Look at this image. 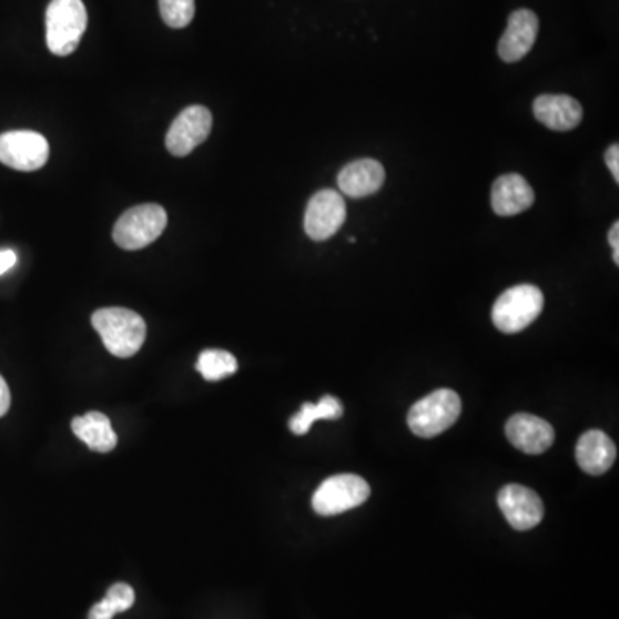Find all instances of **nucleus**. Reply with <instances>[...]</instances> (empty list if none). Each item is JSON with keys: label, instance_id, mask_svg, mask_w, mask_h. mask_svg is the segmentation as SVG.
Masks as SVG:
<instances>
[{"label": "nucleus", "instance_id": "obj_1", "mask_svg": "<svg viewBox=\"0 0 619 619\" xmlns=\"http://www.w3.org/2000/svg\"><path fill=\"white\" fill-rule=\"evenodd\" d=\"M93 329L102 337L105 348L118 358H130L142 349L146 324L136 312L128 308L97 310L92 317Z\"/></svg>", "mask_w": 619, "mask_h": 619}, {"label": "nucleus", "instance_id": "obj_2", "mask_svg": "<svg viewBox=\"0 0 619 619\" xmlns=\"http://www.w3.org/2000/svg\"><path fill=\"white\" fill-rule=\"evenodd\" d=\"M89 14L81 0H52L47 8V47L59 58L73 54L87 31Z\"/></svg>", "mask_w": 619, "mask_h": 619}, {"label": "nucleus", "instance_id": "obj_3", "mask_svg": "<svg viewBox=\"0 0 619 619\" xmlns=\"http://www.w3.org/2000/svg\"><path fill=\"white\" fill-rule=\"evenodd\" d=\"M461 415V399L451 389H437L415 403L408 413V425L415 436L433 439L453 427Z\"/></svg>", "mask_w": 619, "mask_h": 619}, {"label": "nucleus", "instance_id": "obj_4", "mask_svg": "<svg viewBox=\"0 0 619 619\" xmlns=\"http://www.w3.org/2000/svg\"><path fill=\"white\" fill-rule=\"evenodd\" d=\"M542 291L531 284L509 287L493 306V322L505 334L521 333L542 314Z\"/></svg>", "mask_w": 619, "mask_h": 619}, {"label": "nucleus", "instance_id": "obj_5", "mask_svg": "<svg viewBox=\"0 0 619 619\" xmlns=\"http://www.w3.org/2000/svg\"><path fill=\"white\" fill-rule=\"evenodd\" d=\"M168 226V214L164 206L158 203H145L128 209L119 221L115 222L112 237L115 245L123 250L146 248L150 243L158 240Z\"/></svg>", "mask_w": 619, "mask_h": 619}, {"label": "nucleus", "instance_id": "obj_6", "mask_svg": "<svg viewBox=\"0 0 619 619\" xmlns=\"http://www.w3.org/2000/svg\"><path fill=\"white\" fill-rule=\"evenodd\" d=\"M371 496V487L358 475H334L322 481L312 497L315 513L322 516L341 515L364 505Z\"/></svg>", "mask_w": 619, "mask_h": 619}, {"label": "nucleus", "instance_id": "obj_7", "mask_svg": "<svg viewBox=\"0 0 619 619\" xmlns=\"http://www.w3.org/2000/svg\"><path fill=\"white\" fill-rule=\"evenodd\" d=\"M49 142L34 131L0 134V162L16 171H39L49 161Z\"/></svg>", "mask_w": 619, "mask_h": 619}, {"label": "nucleus", "instance_id": "obj_8", "mask_svg": "<svg viewBox=\"0 0 619 619\" xmlns=\"http://www.w3.org/2000/svg\"><path fill=\"white\" fill-rule=\"evenodd\" d=\"M346 221V202L334 190H321L310 199L305 212V233L310 240L333 237Z\"/></svg>", "mask_w": 619, "mask_h": 619}, {"label": "nucleus", "instance_id": "obj_9", "mask_svg": "<svg viewBox=\"0 0 619 619\" xmlns=\"http://www.w3.org/2000/svg\"><path fill=\"white\" fill-rule=\"evenodd\" d=\"M212 131V114L202 105L184 109L169 128L165 146L176 158H186Z\"/></svg>", "mask_w": 619, "mask_h": 619}, {"label": "nucleus", "instance_id": "obj_10", "mask_svg": "<svg viewBox=\"0 0 619 619\" xmlns=\"http://www.w3.org/2000/svg\"><path fill=\"white\" fill-rule=\"evenodd\" d=\"M497 503L501 508L503 515L515 530H530L536 528L544 518V503L536 490L520 486V484H509L505 486L497 496Z\"/></svg>", "mask_w": 619, "mask_h": 619}, {"label": "nucleus", "instance_id": "obj_11", "mask_svg": "<svg viewBox=\"0 0 619 619\" xmlns=\"http://www.w3.org/2000/svg\"><path fill=\"white\" fill-rule=\"evenodd\" d=\"M509 443L525 455H542L555 444V428L530 413H516L506 424Z\"/></svg>", "mask_w": 619, "mask_h": 619}, {"label": "nucleus", "instance_id": "obj_12", "mask_svg": "<svg viewBox=\"0 0 619 619\" xmlns=\"http://www.w3.org/2000/svg\"><path fill=\"white\" fill-rule=\"evenodd\" d=\"M539 34V18L530 9H518L509 16L508 28L499 40V58L505 62H518L530 52Z\"/></svg>", "mask_w": 619, "mask_h": 619}, {"label": "nucleus", "instance_id": "obj_13", "mask_svg": "<svg viewBox=\"0 0 619 619\" xmlns=\"http://www.w3.org/2000/svg\"><path fill=\"white\" fill-rule=\"evenodd\" d=\"M534 202H536L534 190L520 174H505L497 177L494 183L490 203L499 217L521 214L528 211Z\"/></svg>", "mask_w": 619, "mask_h": 619}, {"label": "nucleus", "instance_id": "obj_14", "mask_svg": "<svg viewBox=\"0 0 619 619\" xmlns=\"http://www.w3.org/2000/svg\"><path fill=\"white\" fill-rule=\"evenodd\" d=\"M384 180H386V171L380 162L374 159H359L339 172L337 186L344 195L364 199L377 193L383 187Z\"/></svg>", "mask_w": 619, "mask_h": 619}, {"label": "nucleus", "instance_id": "obj_15", "mask_svg": "<svg viewBox=\"0 0 619 619\" xmlns=\"http://www.w3.org/2000/svg\"><path fill=\"white\" fill-rule=\"evenodd\" d=\"M534 115L552 131H571L581 123L584 109L568 95H540L534 102Z\"/></svg>", "mask_w": 619, "mask_h": 619}, {"label": "nucleus", "instance_id": "obj_16", "mask_svg": "<svg viewBox=\"0 0 619 619\" xmlns=\"http://www.w3.org/2000/svg\"><path fill=\"white\" fill-rule=\"evenodd\" d=\"M577 461L581 470L589 475H602L612 467L616 446L611 437L602 430H589L578 439Z\"/></svg>", "mask_w": 619, "mask_h": 619}, {"label": "nucleus", "instance_id": "obj_17", "mask_svg": "<svg viewBox=\"0 0 619 619\" xmlns=\"http://www.w3.org/2000/svg\"><path fill=\"white\" fill-rule=\"evenodd\" d=\"M73 433L95 453H111L118 446V436L111 420L103 413L90 412L71 422Z\"/></svg>", "mask_w": 619, "mask_h": 619}, {"label": "nucleus", "instance_id": "obj_18", "mask_svg": "<svg viewBox=\"0 0 619 619\" xmlns=\"http://www.w3.org/2000/svg\"><path fill=\"white\" fill-rule=\"evenodd\" d=\"M343 417V405L334 396H324L317 405L303 403L302 409L290 420L291 433L305 436L317 420H337Z\"/></svg>", "mask_w": 619, "mask_h": 619}, {"label": "nucleus", "instance_id": "obj_19", "mask_svg": "<svg viewBox=\"0 0 619 619\" xmlns=\"http://www.w3.org/2000/svg\"><path fill=\"white\" fill-rule=\"evenodd\" d=\"M196 371L202 374L205 380L217 383L222 378L236 374L237 359L224 349H205V352L200 353Z\"/></svg>", "mask_w": 619, "mask_h": 619}, {"label": "nucleus", "instance_id": "obj_20", "mask_svg": "<svg viewBox=\"0 0 619 619\" xmlns=\"http://www.w3.org/2000/svg\"><path fill=\"white\" fill-rule=\"evenodd\" d=\"M134 605V590L128 584H114L105 599L100 600L90 611L89 619H112L119 612L128 611Z\"/></svg>", "mask_w": 619, "mask_h": 619}, {"label": "nucleus", "instance_id": "obj_21", "mask_svg": "<svg viewBox=\"0 0 619 619\" xmlns=\"http://www.w3.org/2000/svg\"><path fill=\"white\" fill-rule=\"evenodd\" d=\"M162 20L171 28H186L195 16V0H159Z\"/></svg>", "mask_w": 619, "mask_h": 619}, {"label": "nucleus", "instance_id": "obj_22", "mask_svg": "<svg viewBox=\"0 0 619 619\" xmlns=\"http://www.w3.org/2000/svg\"><path fill=\"white\" fill-rule=\"evenodd\" d=\"M606 164H608L609 171H611L612 177H615L616 183H619V146L618 143L609 146L608 152H606Z\"/></svg>", "mask_w": 619, "mask_h": 619}, {"label": "nucleus", "instance_id": "obj_23", "mask_svg": "<svg viewBox=\"0 0 619 619\" xmlns=\"http://www.w3.org/2000/svg\"><path fill=\"white\" fill-rule=\"evenodd\" d=\"M11 406V390H9L8 383L4 377L0 375V417H4Z\"/></svg>", "mask_w": 619, "mask_h": 619}, {"label": "nucleus", "instance_id": "obj_24", "mask_svg": "<svg viewBox=\"0 0 619 619\" xmlns=\"http://www.w3.org/2000/svg\"><path fill=\"white\" fill-rule=\"evenodd\" d=\"M18 262V256L12 250H0V275L11 271Z\"/></svg>", "mask_w": 619, "mask_h": 619}, {"label": "nucleus", "instance_id": "obj_25", "mask_svg": "<svg viewBox=\"0 0 619 619\" xmlns=\"http://www.w3.org/2000/svg\"><path fill=\"white\" fill-rule=\"evenodd\" d=\"M609 245L612 248V261L616 265H619V222H615L609 230Z\"/></svg>", "mask_w": 619, "mask_h": 619}]
</instances>
